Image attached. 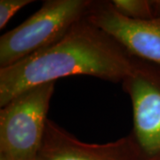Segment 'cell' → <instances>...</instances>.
<instances>
[{
    "mask_svg": "<svg viewBox=\"0 0 160 160\" xmlns=\"http://www.w3.org/2000/svg\"><path fill=\"white\" fill-rule=\"evenodd\" d=\"M137 58L86 17L55 44L0 69V108L31 87L70 76H91L122 83Z\"/></svg>",
    "mask_w": 160,
    "mask_h": 160,
    "instance_id": "6da1fadb",
    "label": "cell"
},
{
    "mask_svg": "<svg viewBox=\"0 0 160 160\" xmlns=\"http://www.w3.org/2000/svg\"><path fill=\"white\" fill-rule=\"evenodd\" d=\"M92 0H46L33 15L0 38V69H5L62 38L85 18Z\"/></svg>",
    "mask_w": 160,
    "mask_h": 160,
    "instance_id": "7a4b0ae2",
    "label": "cell"
},
{
    "mask_svg": "<svg viewBox=\"0 0 160 160\" xmlns=\"http://www.w3.org/2000/svg\"><path fill=\"white\" fill-rule=\"evenodd\" d=\"M54 87L55 82L31 87L0 109V154L38 159Z\"/></svg>",
    "mask_w": 160,
    "mask_h": 160,
    "instance_id": "3957f363",
    "label": "cell"
},
{
    "mask_svg": "<svg viewBox=\"0 0 160 160\" xmlns=\"http://www.w3.org/2000/svg\"><path fill=\"white\" fill-rule=\"evenodd\" d=\"M132 105V137L147 160H160V66L138 59L121 83Z\"/></svg>",
    "mask_w": 160,
    "mask_h": 160,
    "instance_id": "277c9868",
    "label": "cell"
},
{
    "mask_svg": "<svg viewBox=\"0 0 160 160\" xmlns=\"http://www.w3.org/2000/svg\"><path fill=\"white\" fill-rule=\"evenodd\" d=\"M86 17L133 57L160 66V15L132 20L120 14L111 1L92 0Z\"/></svg>",
    "mask_w": 160,
    "mask_h": 160,
    "instance_id": "5b68a950",
    "label": "cell"
},
{
    "mask_svg": "<svg viewBox=\"0 0 160 160\" xmlns=\"http://www.w3.org/2000/svg\"><path fill=\"white\" fill-rule=\"evenodd\" d=\"M37 160L147 159L131 133L112 142L86 143L48 119Z\"/></svg>",
    "mask_w": 160,
    "mask_h": 160,
    "instance_id": "8992f818",
    "label": "cell"
},
{
    "mask_svg": "<svg viewBox=\"0 0 160 160\" xmlns=\"http://www.w3.org/2000/svg\"><path fill=\"white\" fill-rule=\"evenodd\" d=\"M112 6L125 17L150 20L160 15V0H111Z\"/></svg>",
    "mask_w": 160,
    "mask_h": 160,
    "instance_id": "52a82bcc",
    "label": "cell"
},
{
    "mask_svg": "<svg viewBox=\"0 0 160 160\" xmlns=\"http://www.w3.org/2000/svg\"><path fill=\"white\" fill-rule=\"evenodd\" d=\"M33 0H0V29H4L12 16Z\"/></svg>",
    "mask_w": 160,
    "mask_h": 160,
    "instance_id": "ba28073f",
    "label": "cell"
},
{
    "mask_svg": "<svg viewBox=\"0 0 160 160\" xmlns=\"http://www.w3.org/2000/svg\"><path fill=\"white\" fill-rule=\"evenodd\" d=\"M0 160H19L15 159V158H10V157H7L6 155L0 154Z\"/></svg>",
    "mask_w": 160,
    "mask_h": 160,
    "instance_id": "9c48e42d",
    "label": "cell"
}]
</instances>
